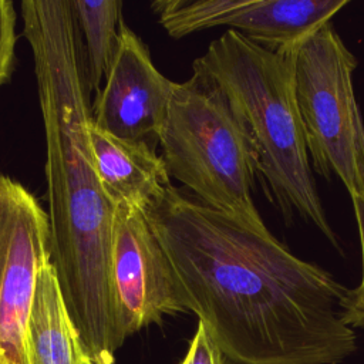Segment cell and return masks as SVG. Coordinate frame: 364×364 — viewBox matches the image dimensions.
<instances>
[{
  "label": "cell",
  "instance_id": "5bb4252c",
  "mask_svg": "<svg viewBox=\"0 0 364 364\" xmlns=\"http://www.w3.org/2000/svg\"><path fill=\"white\" fill-rule=\"evenodd\" d=\"M354 213L358 225L361 253H363V277L361 283L355 289H350L348 299L344 307L343 320L344 323L354 328H364V196H351Z\"/></svg>",
  "mask_w": 364,
  "mask_h": 364
},
{
  "label": "cell",
  "instance_id": "7a4b0ae2",
  "mask_svg": "<svg viewBox=\"0 0 364 364\" xmlns=\"http://www.w3.org/2000/svg\"><path fill=\"white\" fill-rule=\"evenodd\" d=\"M43 117L51 264L85 355L112 364L127 338L109 279L115 206L102 192L88 139L90 88L70 0H23Z\"/></svg>",
  "mask_w": 364,
  "mask_h": 364
},
{
  "label": "cell",
  "instance_id": "7c38bea8",
  "mask_svg": "<svg viewBox=\"0 0 364 364\" xmlns=\"http://www.w3.org/2000/svg\"><path fill=\"white\" fill-rule=\"evenodd\" d=\"M80 31L90 91L101 90L114 57L122 20L121 0H70Z\"/></svg>",
  "mask_w": 364,
  "mask_h": 364
},
{
  "label": "cell",
  "instance_id": "8992f818",
  "mask_svg": "<svg viewBox=\"0 0 364 364\" xmlns=\"http://www.w3.org/2000/svg\"><path fill=\"white\" fill-rule=\"evenodd\" d=\"M48 215L18 181L0 173V364H27L37 279L51 260Z\"/></svg>",
  "mask_w": 364,
  "mask_h": 364
},
{
  "label": "cell",
  "instance_id": "9a60e30c",
  "mask_svg": "<svg viewBox=\"0 0 364 364\" xmlns=\"http://www.w3.org/2000/svg\"><path fill=\"white\" fill-rule=\"evenodd\" d=\"M182 364H232L213 340L206 333L205 327L198 323V328L191 341L188 353Z\"/></svg>",
  "mask_w": 364,
  "mask_h": 364
},
{
  "label": "cell",
  "instance_id": "3957f363",
  "mask_svg": "<svg viewBox=\"0 0 364 364\" xmlns=\"http://www.w3.org/2000/svg\"><path fill=\"white\" fill-rule=\"evenodd\" d=\"M193 64L218 84L245 127L269 200L340 250L313 176L289 57L229 28Z\"/></svg>",
  "mask_w": 364,
  "mask_h": 364
},
{
  "label": "cell",
  "instance_id": "8fae6325",
  "mask_svg": "<svg viewBox=\"0 0 364 364\" xmlns=\"http://www.w3.org/2000/svg\"><path fill=\"white\" fill-rule=\"evenodd\" d=\"M85 358L55 269L48 262L37 279L27 331V364H84Z\"/></svg>",
  "mask_w": 364,
  "mask_h": 364
},
{
  "label": "cell",
  "instance_id": "ba28073f",
  "mask_svg": "<svg viewBox=\"0 0 364 364\" xmlns=\"http://www.w3.org/2000/svg\"><path fill=\"white\" fill-rule=\"evenodd\" d=\"M347 0H156L159 24L173 38L228 26L273 51H286L331 23Z\"/></svg>",
  "mask_w": 364,
  "mask_h": 364
},
{
  "label": "cell",
  "instance_id": "2e32d148",
  "mask_svg": "<svg viewBox=\"0 0 364 364\" xmlns=\"http://www.w3.org/2000/svg\"><path fill=\"white\" fill-rule=\"evenodd\" d=\"M84 364H97V363H95V361H92V360H90V358L87 357V358H85V361H84Z\"/></svg>",
  "mask_w": 364,
  "mask_h": 364
},
{
  "label": "cell",
  "instance_id": "4fadbf2b",
  "mask_svg": "<svg viewBox=\"0 0 364 364\" xmlns=\"http://www.w3.org/2000/svg\"><path fill=\"white\" fill-rule=\"evenodd\" d=\"M17 11L11 0H0V87L10 81L16 65Z\"/></svg>",
  "mask_w": 364,
  "mask_h": 364
},
{
  "label": "cell",
  "instance_id": "277c9868",
  "mask_svg": "<svg viewBox=\"0 0 364 364\" xmlns=\"http://www.w3.org/2000/svg\"><path fill=\"white\" fill-rule=\"evenodd\" d=\"M169 176L205 205L269 230L253 200L255 154L245 127L218 84L198 65L175 82L159 138Z\"/></svg>",
  "mask_w": 364,
  "mask_h": 364
},
{
  "label": "cell",
  "instance_id": "52a82bcc",
  "mask_svg": "<svg viewBox=\"0 0 364 364\" xmlns=\"http://www.w3.org/2000/svg\"><path fill=\"white\" fill-rule=\"evenodd\" d=\"M109 279L125 337L161 323L164 316L186 311L169 257L146 215L138 209H114Z\"/></svg>",
  "mask_w": 364,
  "mask_h": 364
},
{
  "label": "cell",
  "instance_id": "9c48e42d",
  "mask_svg": "<svg viewBox=\"0 0 364 364\" xmlns=\"http://www.w3.org/2000/svg\"><path fill=\"white\" fill-rule=\"evenodd\" d=\"M104 80L91 105V124L117 138L155 149L175 82L158 71L146 44L124 21Z\"/></svg>",
  "mask_w": 364,
  "mask_h": 364
},
{
  "label": "cell",
  "instance_id": "6da1fadb",
  "mask_svg": "<svg viewBox=\"0 0 364 364\" xmlns=\"http://www.w3.org/2000/svg\"><path fill=\"white\" fill-rule=\"evenodd\" d=\"M145 215L185 310L232 364H340L355 351L343 320L350 289L270 230L175 186Z\"/></svg>",
  "mask_w": 364,
  "mask_h": 364
},
{
  "label": "cell",
  "instance_id": "5b68a950",
  "mask_svg": "<svg viewBox=\"0 0 364 364\" xmlns=\"http://www.w3.org/2000/svg\"><path fill=\"white\" fill-rule=\"evenodd\" d=\"M284 53L310 164L326 179L338 176L350 196H364V122L355 100L357 58L331 23Z\"/></svg>",
  "mask_w": 364,
  "mask_h": 364
},
{
  "label": "cell",
  "instance_id": "30bf717a",
  "mask_svg": "<svg viewBox=\"0 0 364 364\" xmlns=\"http://www.w3.org/2000/svg\"><path fill=\"white\" fill-rule=\"evenodd\" d=\"M88 139L100 186L114 206L146 213L164 199L171 176L154 148L117 138L91 122Z\"/></svg>",
  "mask_w": 364,
  "mask_h": 364
}]
</instances>
